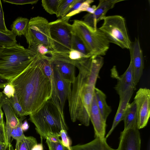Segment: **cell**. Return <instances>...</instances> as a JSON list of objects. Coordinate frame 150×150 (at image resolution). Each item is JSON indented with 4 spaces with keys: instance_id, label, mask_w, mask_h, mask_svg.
Segmentation results:
<instances>
[{
    "instance_id": "cell-1",
    "label": "cell",
    "mask_w": 150,
    "mask_h": 150,
    "mask_svg": "<svg viewBox=\"0 0 150 150\" xmlns=\"http://www.w3.org/2000/svg\"><path fill=\"white\" fill-rule=\"evenodd\" d=\"M74 62L79 73L72 83L68 100L70 118L73 122L78 120L82 124L88 126L96 85L104 64V59L102 56H93Z\"/></svg>"
},
{
    "instance_id": "cell-2",
    "label": "cell",
    "mask_w": 150,
    "mask_h": 150,
    "mask_svg": "<svg viewBox=\"0 0 150 150\" xmlns=\"http://www.w3.org/2000/svg\"><path fill=\"white\" fill-rule=\"evenodd\" d=\"M45 55L39 54L26 69L11 82L27 115L37 112L51 98V84L43 69Z\"/></svg>"
},
{
    "instance_id": "cell-3",
    "label": "cell",
    "mask_w": 150,
    "mask_h": 150,
    "mask_svg": "<svg viewBox=\"0 0 150 150\" xmlns=\"http://www.w3.org/2000/svg\"><path fill=\"white\" fill-rule=\"evenodd\" d=\"M28 120L35 125L42 142L43 139L48 137H60L62 129L67 131L69 129L64 113L58 109L51 98L37 112L29 115Z\"/></svg>"
},
{
    "instance_id": "cell-4",
    "label": "cell",
    "mask_w": 150,
    "mask_h": 150,
    "mask_svg": "<svg viewBox=\"0 0 150 150\" xmlns=\"http://www.w3.org/2000/svg\"><path fill=\"white\" fill-rule=\"evenodd\" d=\"M38 54L20 43L4 47L0 53V76L11 82L26 69Z\"/></svg>"
},
{
    "instance_id": "cell-5",
    "label": "cell",
    "mask_w": 150,
    "mask_h": 150,
    "mask_svg": "<svg viewBox=\"0 0 150 150\" xmlns=\"http://www.w3.org/2000/svg\"><path fill=\"white\" fill-rule=\"evenodd\" d=\"M72 25L73 30L83 42L91 57L106 54L110 43L102 32L79 20H74Z\"/></svg>"
},
{
    "instance_id": "cell-6",
    "label": "cell",
    "mask_w": 150,
    "mask_h": 150,
    "mask_svg": "<svg viewBox=\"0 0 150 150\" xmlns=\"http://www.w3.org/2000/svg\"><path fill=\"white\" fill-rule=\"evenodd\" d=\"M102 25L98 29L102 32L110 43L122 49L129 50L131 42L128 34L125 18L119 15L105 16Z\"/></svg>"
},
{
    "instance_id": "cell-7",
    "label": "cell",
    "mask_w": 150,
    "mask_h": 150,
    "mask_svg": "<svg viewBox=\"0 0 150 150\" xmlns=\"http://www.w3.org/2000/svg\"><path fill=\"white\" fill-rule=\"evenodd\" d=\"M49 23L46 18L39 16L29 20L24 35L28 44V49L37 52V46L42 44L50 50H53L54 45L50 35Z\"/></svg>"
},
{
    "instance_id": "cell-8",
    "label": "cell",
    "mask_w": 150,
    "mask_h": 150,
    "mask_svg": "<svg viewBox=\"0 0 150 150\" xmlns=\"http://www.w3.org/2000/svg\"><path fill=\"white\" fill-rule=\"evenodd\" d=\"M70 18L64 17L49 22L50 35L53 42L54 51L69 53L73 29L68 23Z\"/></svg>"
},
{
    "instance_id": "cell-9",
    "label": "cell",
    "mask_w": 150,
    "mask_h": 150,
    "mask_svg": "<svg viewBox=\"0 0 150 150\" xmlns=\"http://www.w3.org/2000/svg\"><path fill=\"white\" fill-rule=\"evenodd\" d=\"M136 107L137 126L139 129L146 127L150 116V90L140 88L134 98Z\"/></svg>"
},
{
    "instance_id": "cell-10",
    "label": "cell",
    "mask_w": 150,
    "mask_h": 150,
    "mask_svg": "<svg viewBox=\"0 0 150 150\" xmlns=\"http://www.w3.org/2000/svg\"><path fill=\"white\" fill-rule=\"evenodd\" d=\"M49 54L53 64L62 77L72 83L76 77V67L74 61L69 58V53L50 50Z\"/></svg>"
},
{
    "instance_id": "cell-11",
    "label": "cell",
    "mask_w": 150,
    "mask_h": 150,
    "mask_svg": "<svg viewBox=\"0 0 150 150\" xmlns=\"http://www.w3.org/2000/svg\"><path fill=\"white\" fill-rule=\"evenodd\" d=\"M111 76L117 80L115 89L119 97L125 95L130 92H134L136 89L133 78L132 66L130 62L125 72L119 76L116 66H114L111 69Z\"/></svg>"
},
{
    "instance_id": "cell-12",
    "label": "cell",
    "mask_w": 150,
    "mask_h": 150,
    "mask_svg": "<svg viewBox=\"0 0 150 150\" xmlns=\"http://www.w3.org/2000/svg\"><path fill=\"white\" fill-rule=\"evenodd\" d=\"M129 50L134 83L136 87L142 76L144 68L143 54L138 38H135Z\"/></svg>"
},
{
    "instance_id": "cell-13",
    "label": "cell",
    "mask_w": 150,
    "mask_h": 150,
    "mask_svg": "<svg viewBox=\"0 0 150 150\" xmlns=\"http://www.w3.org/2000/svg\"><path fill=\"white\" fill-rule=\"evenodd\" d=\"M141 138L137 127L121 132L118 150H140Z\"/></svg>"
},
{
    "instance_id": "cell-14",
    "label": "cell",
    "mask_w": 150,
    "mask_h": 150,
    "mask_svg": "<svg viewBox=\"0 0 150 150\" xmlns=\"http://www.w3.org/2000/svg\"><path fill=\"white\" fill-rule=\"evenodd\" d=\"M122 0H100L93 14L88 13L83 17V21L89 26L97 28V23L106 16L108 11Z\"/></svg>"
},
{
    "instance_id": "cell-15",
    "label": "cell",
    "mask_w": 150,
    "mask_h": 150,
    "mask_svg": "<svg viewBox=\"0 0 150 150\" xmlns=\"http://www.w3.org/2000/svg\"><path fill=\"white\" fill-rule=\"evenodd\" d=\"M52 64L56 88L59 101L61 110L63 113L65 101L67 100H68L71 93L72 83L64 79L60 75L57 67L53 64Z\"/></svg>"
},
{
    "instance_id": "cell-16",
    "label": "cell",
    "mask_w": 150,
    "mask_h": 150,
    "mask_svg": "<svg viewBox=\"0 0 150 150\" xmlns=\"http://www.w3.org/2000/svg\"><path fill=\"white\" fill-rule=\"evenodd\" d=\"M90 118L93 127L95 137H105L106 121L100 112L94 95L91 106Z\"/></svg>"
},
{
    "instance_id": "cell-17",
    "label": "cell",
    "mask_w": 150,
    "mask_h": 150,
    "mask_svg": "<svg viewBox=\"0 0 150 150\" xmlns=\"http://www.w3.org/2000/svg\"><path fill=\"white\" fill-rule=\"evenodd\" d=\"M2 108L6 118L5 125L7 142L8 143L11 144V131L18 124L19 118L16 116L7 98L4 94Z\"/></svg>"
},
{
    "instance_id": "cell-18",
    "label": "cell",
    "mask_w": 150,
    "mask_h": 150,
    "mask_svg": "<svg viewBox=\"0 0 150 150\" xmlns=\"http://www.w3.org/2000/svg\"><path fill=\"white\" fill-rule=\"evenodd\" d=\"M107 139L96 137L91 141L86 144L71 146V150H118L113 149L107 143Z\"/></svg>"
},
{
    "instance_id": "cell-19",
    "label": "cell",
    "mask_w": 150,
    "mask_h": 150,
    "mask_svg": "<svg viewBox=\"0 0 150 150\" xmlns=\"http://www.w3.org/2000/svg\"><path fill=\"white\" fill-rule=\"evenodd\" d=\"M134 92L127 93L122 96L120 97L118 108L115 117L111 127L105 136L108 138L111 134L116 127L122 120L123 115L127 106Z\"/></svg>"
},
{
    "instance_id": "cell-20",
    "label": "cell",
    "mask_w": 150,
    "mask_h": 150,
    "mask_svg": "<svg viewBox=\"0 0 150 150\" xmlns=\"http://www.w3.org/2000/svg\"><path fill=\"white\" fill-rule=\"evenodd\" d=\"M43 69L46 74L49 78L51 84L52 92L51 98L57 108L61 111L54 80L53 64L50 57L45 56Z\"/></svg>"
},
{
    "instance_id": "cell-21",
    "label": "cell",
    "mask_w": 150,
    "mask_h": 150,
    "mask_svg": "<svg viewBox=\"0 0 150 150\" xmlns=\"http://www.w3.org/2000/svg\"><path fill=\"white\" fill-rule=\"evenodd\" d=\"M122 120L124 124V130L137 127L136 107L134 100L128 104L123 115Z\"/></svg>"
},
{
    "instance_id": "cell-22",
    "label": "cell",
    "mask_w": 150,
    "mask_h": 150,
    "mask_svg": "<svg viewBox=\"0 0 150 150\" xmlns=\"http://www.w3.org/2000/svg\"><path fill=\"white\" fill-rule=\"evenodd\" d=\"M94 96L100 112L104 119L106 121L112 110L107 103L106 95L101 90L96 87Z\"/></svg>"
},
{
    "instance_id": "cell-23",
    "label": "cell",
    "mask_w": 150,
    "mask_h": 150,
    "mask_svg": "<svg viewBox=\"0 0 150 150\" xmlns=\"http://www.w3.org/2000/svg\"><path fill=\"white\" fill-rule=\"evenodd\" d=\"M29 20L26 18L18 17L11 26V33L16 36L24 35L27 30Z\"/></svg>"
},
{
    "instance_id": "cell-24",
    "label": "cell",
    "mask_w": 150,
    "mask_h": 150,
    "mask_svg": "<svg viewBox=\"0 0 150 150\" xmlns=\"http://www.w3.org/2000/svg\"><path fill=\"white\" fill-rule=\"evenodd\" d=\"M38 144L36 139L33 136H26L16 141L15 148L13 150H32Z\"/></svg>"
},
{
    "instance_id": "cell-25",
    "label": "cell",
    "mask_w": 150,
    "mask_h": 150,
    "mask_svg": "<svg viewBox=\"0 0 150 150\" xmlns=\"http://www.w3.org/2000/svg\"><path fill=\"white\" fill-rule=\"evenodd\" d=\"M71 49L76 50L86 57H91L90 53L82 41L73 29L71 43Z\"/></svg>"
},
{
    "instance_id": "cell-26",
    "label": "cell",
    "mask_w": 150,
    "mask_h": 150,
    "mask_svg": "<svg viewBox=\"0 0 150 150\" xmlns=\"http://www.w3.org/2000/svg\"><path fill=\"white\" fill-rule=\"evenodd\" d=\"M61 0H42V5L45 10L50 14H56Z\"/></svg>"
},
{
    "instance_id": "cell-27",
    "label": "cell",
    "mask_w": 150,
    "mask_h": 150,
    "mask_svg": "<svg viewBox=\"0 0 150 150\" xmlns=\"http://www.w3.org/2000/svg\"><path fill=\"white\" fill-rule=\"evenodd\" d=\"M8 100L16 116L18 118H20L27 115L23 110L20 104L17 96L16 92L14 96L10 98H8Z\"/></svg>"
},
{
    "instance_id": "cell-28",
    "label": "cell",
    "mask_w": 150,
    "mask_h": 150,
    "mask_svg": "<svg viewBox=\"0 0 150 150\" xmlns=\"http://www.w3.org/2000/svg\"><path fill=\"white\" fill-rule=\"evenodd\" d=\"M16 37L12 33L6 34L0 32V45L4 47L16 45L17 43Z\"/></svg>"
},
{
    "instance_id": "cell-29",
    "label": "cell",
    "mask_w": 150,
    "mask_h": 150,
    "mask_svg": "<svg viewBox=\"0 0 150 150\" xmlns=\"http://www.w3.org/2000/svg\"><path fill=\"white\" fill-rule=\"evenodd\" d=\"M25 118V116H23L19 118V122L18 124L11 131V137L16 141L25 136L22 128V124L23 121Z\"/></svg>"
},
{
    "instance_id": "cell-30",
    "label": "cell",
    "mask_w": 150,
    "mask_h": 150,
    "mask_svg": "<svg viewBox=\"0 0 150 150\" xmlns=\"http://www.w3.org/2000/svg\"><path fill=\"white\" fill-rule=\"evenodd\" d=\"M74 1V0H61L56 14L57 17L62 18Z\"/></svg>"
},
{
    "instance_id": "cell-31",
    "label": "cell",
    "mask_w": 150,
    "mask_h": 150,
    "mask_svg": "<svg viewBox=\"0 0 150 150\" xmlns=\"http://www.w3.org/2000/svg\"><path fill=\"white\" fill-rule=\"evenodd\" d=\"M84 0H74L70 7L65 14L62 18L64 17L70 18L71 17L79 13V8L81 4Z\"/></svg>"
},
{
    "instance_id": "cell-32",
    "label": "cell",
    "mask_w": 150,
    "mask_h": 150,
    "mask_svg": "<svg viewBox=\"0 0 150 150\" xmlns=\"http://www.w3.org/2000/svg\"><path fill=\"white\" fill-rule=\"evenodd\" d=\"M46 142L49 150H69L63 145L60 139L58 142H54L47 138Z\"/></svg>"
},
{
    "instance_id": "cell-33",
    "label": "cell",
    "mask_w": 150,
    "mask_h": 150,
    "mask_svg": "<svg viewBox=\"0 0 150 150\" xmlns=\"http://www.w3.org/2000/svg\"><path fill=\"white\" fill-rule=\"evenodd\" d=\"M0 32L6 34H10L12 33L11 30H8L6 26L4 20V12L1 0H0Z\"/></svg>"
},
{
    "instance_id": "cell-34",
    "label": "cell",
    "mask_w": 150,
    "mask_h": 150,
    "mask_svg": "<svg viewBox=\"0 0 150 150\" xmlns=\"http://www.w3.org/2000/svg\"><path fill=\"white\" fill-rule=\"evenodd\" d=\"M67 131L62 129L60 133V137L61 138V142L63 145L69 150H71V142L68 137Z\"/></svg>"
},
{
    "instance_id": "cell-35",
    "label": "cell",
    "mask_w": 150,
    "mask_h": 150,
    "mask_svg": "<svg viewBox=\"0 0 150 150\" xmlns=\"http://www.w3.org/2000/svg\"><path fill=\"white\" fill-rule=\"evenodd\" d=\"M2 92L7 98H9L14 96L16 91L14 86L10 82L5 86Z\"/></svg>"
},
{
    "instance_id": "cell-36",
    "label": "cell",
    "mask_w": 150,
    "mask_h": 150,
    "mask_svg": "<svg viewBox=\"0 0 150 150\" xmlns=\"http://www.w3.org/2000/svg\"><path fill=\"white\" fill-rule=\"evenodd\" d=\"M38 0H3L4 3H7L16 5H23L26 4H33L38 1Z\"/></svg>"
},
{
    "instance_id": "cell-37",
    "label": "cell",
    "mask_w": 150,
    "mask_h": 150,
    "mask_svg": "<svg viewBox=\"0 0 150 150\" xmlns=\"http://www.w3.org/2000/svg\"><path fill=\"white\" fill-rule=\"evenodd\" d=\"M69 58L74 61L79 60L83 57H86L79 52L73 49H71L69 53Z\"/></svg>"
},
{
    "instance_id": "cell-38",
    "label": "cell",
    "mask_w": 150,
    "mask_h": 150,
    "mask_svg": "<svg viewBox=\"0 0 150 150\" xmlns=\"http://www.w3.org/2000/svg\"><path fill=\"white\" fill-rule=\"evenodd\" d=\"M0 142L8 143L7 138L6 125L0 122Z\"/></svg>"
},
{
    "instance_id": "cell-39",
    "label": "cell",
    "mask_w": 150,
    "mask_h": 150,
    "mask_svg": "<svg viewBox=\"0 0 150 150\" xmlns=\"http://www.w3.org/2000/svg\"><path fill=\"white\" fill-rule=\"evenodd\" d=\"M94 1L92 0H85L79 8V13L81 12L86 11L87 8L91 6V4Z\"/></svg>"
},
{
    "instance_id": "cell-40",
    "label": "cell",
    "mask_w": 150,
    "mask_h": 150,
    "mask_svg": "<svg viewBox=\"0 0 150 150\" xmlns=\"http://www.w3.org/2000/svg\"><path fill=\"white\" fill-rule=\"evenodd\" d=\"M50 50L48 47L42 44L39 45L36 49V51L38 53L43 55L49 54Z\"/></svg>"
},
{
    "instance_id": "cell-41",
    "label": "cell",
    "mask_w": 150,
    "mask_h": 150,
    "mask_svg": "<svg viewBox=\"0 0 150 150\" xmlns=\"http://www.w3.org/2000/svg\"><path fill=\"white\" fill-rule=\"evenodd\" d=\"M11 144L0 142V150H13Z\"/></svg>"
},
{
    "instance_id": "cell-42",
    "label": "cell",
    "mask_w": 150,
    "mask_h": 150,
    "mask_svg": "<svg viewBox=\"0 0 150 150\" xmlns=\"http://www.w3.org/2000/svg\"><path fill=\"white\" fill-rule=\"evenodd\" d=\"M11 81L0 76V88L4 89L5 86L10 83Z\"/></svg>"
},
{
    "instance_id": "cell-43",
    "label": "cell",
    "mask_w": 150,
    "mask_h": 150,
    "mask_svg": "<svg viewBox=\"0 0 150 150\" xmlns=\"http://www.w3.org/2000/svg\"><path fill=\"white\" fill-rule=\"evenodd\" d=\"M29 128L28 124L26 120H25L22 124V128L23 131H25L27 130Z\"/></svg>"
},
{
    "instance_id": "cell-44",
    "label": "cell",
    "mask_w": 150,
    "mask_h": 150,
    "mask_svg": "<svg viewBox=\"0 0 150 150\" xmlns=\"http://www.w3.org/2000/svg\"><path fill=\"white\" fill-rule=\"evenodd\" d=\"M96 7V5H93L92 6H90L88 7L86 10V11L89 13L93 14L94 12Z\"/></svg>"
},
{
    "instance_id": "cell-45",
    "label": "cell",
    "mask_w": 150,
    "mask_h": 150,
    "mask_svg": "<svg viewBox=\"0 0 150 150\" xmlns=\"http://www.w3.org/2000/svg\"><path fill=\"white\" fill-rule=\"evenodd\" d=\"M43 149L42 142L39 144L35 145L33 148L32 150H43Z\"/></svg>"
},
{
    "instance_id": "cell-46",
    "label": "cell",
    "mask_w": 150,
    "mask_h": 150,
    "mask_svg": "<svg viewBox=\"0 0 150 150\" xmlns=\"http://www.w3.org/2000/svg\"><path fill=\"white\" fill-rule=\"evenodd\" d=\"M4 47L0 45V53Z\"/></svg>"
},
{
    "instance_id": "cell-47",
    "label": "cell",
    "mask_w": 150,
    "mask_h": 150,
    "mask_svg": "<svg viewBox=\"0 0 150 150\" xmlns=\"http://www.w3.org/2000/svg\"></svg>"
}]
</instances>
